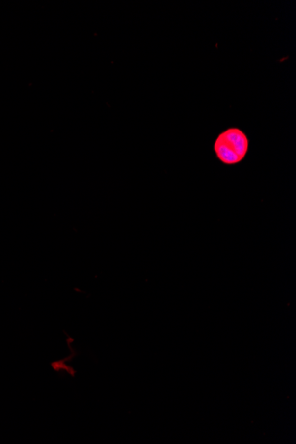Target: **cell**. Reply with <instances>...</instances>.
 I'll list each match as a JSON object with an SVG mask.
<instances>
[{
    "mask_svg": "<svg viewBox=\"0 0 296 444\" xmlns=\"http://www.w3.org/2000/svg\"><path fill=\"white\" fill-rule=\"evenodd\" d=\"M248 145V138L242 130L230 128L216 137L214 150L219 160L224 164H237L246 157Z\"/></svg>",
    "mask_w": 296,
    "mask_h": 444,
    "instance_id": "6da1fadb",
    "label": "cell"
}]
</instances>
